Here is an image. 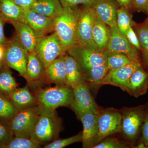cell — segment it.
<instances>
[{
	"label": "cell",
	"instance_id": "cell-1",
	"mask_svg": "<svg viewBox=\"0 0 148 148\" xmlns=\"http://www.w3.org/2000/svg\"><path fill=\"white\" fill-rule=\"evenodd\" d=\"M79 8L77 6L64 7L60 14L53 18V32L67 52L79 43L77 28Z\"/></svg>",
	"mask_w": 148,
	"mask_h": 148
},
{
	"label": "cell",
	"instance_id": "cell-2",
	"mask_svg": "<svg viewBox=\"0 0 148 148\" xmlns=\"http://www.w3.org/2000/svg\"><path fill=\"white\" fill-rule=\"evenodd\" d=\"M122 137L135 148L141 136V130L145 117V106L141 105L136 107H123L121 109Z\"/></svg>",
	"mask_w": 148,
	"mask_h": 148
},
{
	"label": "cell",
	"instance_id": "cell-3",
	"mask_svg": "<svg viewBox=\"0 0 148 148\" xmlns=\"http://www.w3.org/2000/svg\"><path fill=\"white\" fill-rule=\"evenodd\" d=\"M61 128L62 121L55 110L41 108L31 138L40 146L46 145L56 140Z\"/></svg>",
	"mask_w": 148,
	"mask_h": 148
},
{
	"label": "cell",
	"instance_id": "cell-4",
	"mask_svg": "<svg viewBox=\"0 0 148 148\" xmlns=\"http://www.w3.org/2000/svg\"><path fill=\"white\" fill-rule=\"evenodd\" d=\"M36 98L38 105L41 108L55 110L60 107H72L73 90L66 84L56 85L39 90Z\"/></svg>",
	"mask_w": 148,
	"mask_h": 148
},
{
	"label": "cell",
	"instance_id": "cell-5",
	"mask_svg": "<svg viewBox=\"0 0 148 148\" xmlns=\"http://www.w3.org/2000/svg\"><path fill=\"white\" fill-rule=\"evenodd\" d=\"M4 64L18 72L25 78L27 73L29 52L21 43L16 35L9 40L5 46Z\"/></svg>",
	"mask_w": 148,
	"mask_h": 148
},
{
	"label": "cell",
	"instance_id": "cell-6",
	"mask_svg": "<svg viewBox=\"0 0 148 148\" xmlns=\"http://www.w3.org/2000/svg\"><path fill=\"white\" fill-rule=\"evenodd\" d=\"M41 109L38 105L33 106L18 111L12 118L10 125L15 137L31 138Z\"/></svg>",
	"mask_w": 148,
	"mask_h": 148
},
{
	"label": "cell",
	"instance_id": "cell-7",
	"mask_svg": "<svg viewBox=\"0 0 148 148\" xmlns=\"http://www.w3.org/2000/svg\"><path fill=\"white\" fill-rule=\"evenodd\" d=\"M67 53L75 58L84 75L92 67L107 63V49L96 50L78 44Z\"/></svg>",
	"mask_w": 148,
	"mask_h": 148
},
{
	"label": "cell",
	"instance_id": "cell-8",
	"mask_svg": "<svg viewBox=\"0 0 148 148\" xmlns=\"http://www.w3.org/2000/svg\"><path fill=\"white\" fill-rule=\"evenodd\" d=\"M120 110L113 108H101L98 114V136L97 144L104 138L121 132Z\"/></svg>",
	"mask_w": 148,
	"mask_h": 148
},
{
	"label": "cell",
	"instance_id": "cell-9",
	"mask_svg": "<svg viewBox=\"0 0 148 148\" xmlns=\"http://www.w3.org/2000/svg\"><path fill=\"white\" fill-rule=\"evenodd\" d=\"M34 52L44 64L46 70L54 60L67 53L54 32L41 38Z\"/></svg>",
	"mask_w": 148,
	"mask_h": 148
},
{
	"label": "cell",
	"instance_id": "cell-10",
	"mask_svg": "<svg viewBox=\"0 0 148 148\" xmlns=\"http://www.w3.org/2000/svg\"><path fill=\"white\" fill-rule=\"evenodd\" d=\"M94 12L90 5H84L79 8L77 28L79 43L92 49L99 50L92 36Z\"/></svg>",
	"mask_w": 148,
	"mask_h": 148
},
{
	"label": "cell",
	"instance_id": "cell-11",
	"mask_svg": "<svg viewBox=\"0 0 148 148\" xmlns=\"http://www.w3.org/2000/svg\"><path fill=\"white\" fill-rule=\"evenodd\" d=\"M74 101L71 108L77 117L86 112L98 114L101 109L92 97L90 88L85 82L77 85L73 88Z\"/></svg>",
	"mask_w": 148,
	"mask_h": 148
},
{
	"label": "cell",
	"instance_id": "cell-12",
	"mask_svg": "<svg viewBox=\"0 0 148 148\" xmlns=\"http://www.w3.org/2000/svg\"><path fill=\"white\" fill-rule=\"evenodd\" d=\"M111 36L107 50L124 54L133 61H140V57L136 48L119 32L116 25L110 27Z\"/></svg>",
	"mask_w": 148,
	"mask_h": 148
},
{
	"label": "cell",
	"instance_id": "cell-13",
	"mask_svg": "<svg viewBox=\"0 0 148 148\" xmlns=\"http://www.w3.org/2000/svg\"><path fill=\"white\" fill-rule=\"evenodd\" d=\"M142 67L140 61H132L121 68L110 70L104 78L101 86L111 85L125 91L130 78L135 71Z\"/></svg>",
	"mask_w": 148,
	"mask_h": 148
},
{
	"label": "cell",
	"instance_id": "cell-14",
	"mask_svg": "<svg viewBox=\"0 0 148 148\" xmlns=\"http://www.w3.org/2000/svg\"><path fill=\"white\" fill-rule=\"evenodd\" d=\"M24 21L40 38L53 32V18L37 13L32 10H24Z\"/></svg>",
	"mask_w": 148,
	"mask_h": 148
},
{
	"label": "cell",
	"instance_id": "cell-15",
	"mask_svg": "<svg viewBox=\"0 0 148 148\" xmlns=\"http://www.w3.org/2000/svg\"><path fill=\"white\" fill-rule=\"evenodd\" d=\"M83 126L82 147L92 148L97 144L98 136V114L85 112L78 117Z\"/></svg>",
	"mask_w": 148,
	"mask_h": 148
},
{
	"label": "cell",
	"instance_id": "cell-16",
	"mask_svg": "<svg viewBox=\"0 0 148 148\" xmlns=\"http://www.w3.org/2000/svg\"><path fill=\"white\" fill-rule=\"evenodd\" d=\"M25 79L29 84L36 85L47 80V70L36 53L29 52Z\"/></svg>",
	"mask_w": 148,
	"mask_h": 148
},
{
	"label": "cell",
	"instance_id": "cell-17",
	"mask_svg": "<svg viewBox=\"0 0 148 148\" xmlns=\"http://www.w3.org/2000/svg\"><path fill=\"white\" fill-rule=\"evenodd\" d=\"M90 6L98 17L109 27L116 25L117 9L114 0H94Z\"/></svg>",
	"mask_w": 148,
	"mask_h": 148
},
{
	"label": "cell",
	"instance_id": "cell-18",
	"mask_svg": "<svg viewBox=\"0 0 148 148\" xmlns=\"http://www.w3.org/2000/svg\"><path fill=\"white\" fill-rule=\"evenodd\" d=\"M148 89V73L142 67L135 71L130 78L125 91L138 98L145 95Z\"/></svg>",
	"mask_w": 148,
	"mask_h": 148
},
{
	"label": "cell",
	"instance_id": "cell-19",
	"mask_svg": "<svg viewBox=\"0 0 148 148\" xmlns=\"http://www.w3.org/2000/svg\"><path fill=\"white\" fill-rule=\"evenodd\" d=\"M16 36L29 52H34L41 38L24 21L12 24Z\"/></svg>",
	"mask_w": 148,
	"mask_h": 148
},
{
	"label": "cell",
	"instance_id": "cell-20",
	"mask_svg": "<svg viewBox=\"0 0 148 148\" xmlns=\"http://www.w3.org/2000/svg\"><path fill=\"white\" fill-rule=\"evenodd\" d=\"M8 97L18 111L28 108L38 104L36 98L27 86L17 88Z\"/></svg>",
	"mask_w": 148,
	"mask_h": 148
},
{
	"label": "cell",
	"instance_id": "cell-21",
	"mask_svg": "<svg viewBox=\"0 0 148 148\" xmlns=\"http://www.w3.org/2000/svg\"><path fill=\"white\" fill-rule=\"evenodd\" d=\"M92 36L98 49L99 50H106L110 38V29L108 26L98 17L95 12L93 18Z\"/></svg>",
	"mask_w": 148,
	"mask_h": 148
},
{
	"label": "cell",
	"instance_id": "cell-22",
	"mask_svg": "<svg viewBox=\"0 0 148 148\" xmlns=\"http://www.w3.org/2000/svg\"><path fill=\"white\" fill-rule=\"evenodd\" d=\"M0 15L5 22L12 24L24 21V10L13 0H0Z\"/></svg>",
	"mask_w": 148,
	"mask_h": 148
},
{
	"label": "cell",
	"instance_id": "cell-23",
	"mask_svg": "<svg viewBox=\"0 0 148 148\" xmlns=\"http://www.w3.org/2000/svg\"><path fill=\"white\" fill-rule=\"evenodd\" d=\"M66 84L72 88L85 81L84 75L75 58L69 54L64 56Z\"/></svg>",
	"mask_w": 148,
	"mask_h": 148
},
{
	"label": "cell",
	"instance_id": "cell-24",
	"mask_svg": "<svg viewBox=\"0 0 148 148\" xmlns=\"http://www.w3.org/2000/svg\"><path fill=\"white\" fill-rule=\"evenodd\" d=\"M64 56L56 59L47 67V81L49 82L56 85L66 84Z\"/></svg>",
	"mask_w": 148,
	"mask_h": 148
},
{
	"label": "cell",
	"instance_id": "cell-25",
	"mask_svg": "<svg viewBox=\"0 0 148 148\" xmlns=\"http://www.w3.org/2000/svg\"><path fill=\"white\" fill-rule=\"evenodd\" d=\"M63 9L60 0H36L30 9L54 18L62 12Z\"/></svg>",
	"mask_w": 148,
	"mask_h": 148
},
{
	"label": "cell",
	"instance_id": "cell-26",
	"mask_svg": "<svg viewBox=\"0 0 148 148\" xmlns=\"http://www.w3.org/2000/svg\"><path fill=\"white\" fill-rule=\"evenodd\" d=\"M109 71L107 63L92 67L84 75L85 81L90 90L95 92L101 87V83Z\"/></svg>",
	"mask_w": 148,
	"mask_h": 148
},
{
	"label": "cell",
	"instance_id": "cell-27",
	"mask_svg": "<svg viewBox=\"0 0 148 148\" xmlns=\"http://www.w3.org/2000/svg\"><path fill=\"white\" fill-rule=\"evenodd\" d=\"M9 67L4 64L0 69V94L8 97L18 87Z\"/></svg>",
	"mask_w": 148,
	"mask_h": 148
},
{
	"label": "cell",
	"instance_id": "cell-28",
	"mask_svg": "<svg viewBox=\"0 0 148 148\" xmlns=\"http://www.w3.org/2000/svg\"><path fill=\"white\" fill-rule=\"evenodd\" d=\"M107 52V64L109 71L121 68L133 61L121 53L110 52L108 50Z\"/></svg>",
	"mask_w": 148,
	"mask_h": 148
},
{
	"label": "cell",
	"instance_id": "cell-29",
	"mask_svg": "<svg viewBox=\"0 0 148 148\" xmlns=\"http://www.w3.org/2000/svg\"><path fill=\"white\" fill-rule=\"evenodd\" d=\"M132 23L127 8L123 6L117 10L116 26L121 33L125 37L129 27Z\"/></svg>",
	"mask_w": 148,
	"mask_h": 148
},
{
	"label": "cell",
	"instance_id": "cell-30",
	"mask_svg": "<svg viewBox=\"0 0 148 148\" xmlns=\"http://www.w3.org/2000/svg\"><path fill=\"white\" fill-rule=\"evenodd\" d=\"M110 135L104 138L92 148H128L131 147L125 139Z\"/></svg>",
	"mask_w": 148,
	"mask_h": 148
},
{
	"label": "cell",
	"instance_id": "cell-31",
	"mask_svg": "<svg viewBox=\"0 0 148 148\" xmlns=\"http://www.w3.org/2000/svg\"><path fill=\"white\" fill-rule=\"evenodd\" d=\"M8 98L0 94V118H11L18 112Z\"/></svg>",
	"mask_w": 148,
	"mask_h": 148
},
{
	"label": "cell",
	"instance_id": "cell-32",
	"mask_svg": "<svg viewBox=\"0 0 148 148\" xmlns=\"http://www.w3.org/2000/svg\"><path fill=\"white\" fill-rule=\"evenodd\" d=\"M40 146L31 138L15 137L2 148H38Z\"/></svg>",
	"mask_w": 148,
	"mask_h": 148
},
{
	"label": "cell",
	"instance_id": "cell-33",
	"mask_svg": "<svg viewBox=\"0 0 148 148\" xmlns=\"http://www.w3.org/2000/svg\"><path fill=\"white\" fill-rule=\"evenodd\" d=\"M82 132L70 138L56 140L51 143L45 145V148H63L72 144L82 142Z\"/></svg>",
	"mask_w": 148,
	"mask_h": 148
},
{
	"label": "cell",
	"instance_id": "cell-34",
	"mask_svg": "<svg viewBox=\"0 0 148 148\" xmlns=\"http://www.w3.org/2000/svg\"><path fill=\"white\" fill-rule=\"evenodd\" d=\"M138 35L143 49L145 65L148 69V27L145 26L140 28L138 30Z\"/></svg>",
	"mask_w": 148,
	"mask_h": 148
},
{
	"label": "cell",
	"instance_id": "cell-35",
	"mask_svg": "<svg viewBox=\"0 0 148 148\" xmlns=\"http://www.w3.org/2000/svg\"><path fill=\"white\" fill-rule=\"evenodd\" d=\"M145 105V117L142 126L140 140L135 148H148V103Z\"/></svg>",
	"mask_w": 148,
	"mask_h": 148
},
{
	"label": "cell",
	"instance_id": "cell-36",
	"mask_svg": "<svg viewBox=\"0 0 148 148\" xmlns=\"http://www.w3.org/2000/svg\"><path fill=\"white\" fill-rule=\"evenodd\" d=\"M14 134L9 125L0 122V148H2L13 139Z\"/></svg>",
	"mask_w": 148,
	"mask_h": 148
},
{
	"label": "cell",
	"instance_id": "cell-37",
	"mask_svg": "<svg viewBox=\"0 0 148 148\" xmlns=\"http://www.w3.org/2000/svg\"><path fill=\"white\" fill-rule=\"evenodd\" d=\"M125 37L128 40L129 42L134 47H136L138 49H141V45H140L138 37L133 31L132 27H130L127 30Z\"/></svg>",
	"mask_w": 148,
	"mask_h": 148
},
{
	"label": "cell",
	"instance_id": "cell-38",
	"mask_svg": "<svg viewBox=\"0 0 148 148\" xmlns=\"http://www.w3.org/2000/svg\"><path fill=\"white\" fill-rule=\"evenodd\" d=\"M63 7L77 6L79 5H90L94 0H60Z\"/></svg>",
	"mask_w": 148,
	"mask_h": 148
},
{
	"label": "cell",
	"instance_id": "cell-39",
	"mask_svg": "<svg viewBox=\"0 0 148 148\" xmlns=\"http://www.w3.org/2000/svg\"><path fill=\"white\" fill-rule=\"evenodd\" d=\"M36 0H13L14 3L21 8L25 10L30 9Z\"/></svg>",
	"mask_w": 148,
	"mask_h": 148
},
{
	"label": "cell",
	"instance_id": "cell-40",
	"mask_svg": "<svg viewBox=\"0 0 148 148\" xmlns=\"http://www.w3.org/2000/svg\"><path fill=\"white\" fill-rule=\"evenodd\" d=\"M5 21L0 15V44L5 46L9 40L6 38L4 33V25Z\"/></svg>",
	"mask_w": 148,
	"mask_h": 148
},
{
	"label": "cell",
	"instance_id": "cell-41",
	"mask_svg": "<svg viewBox=\"0 0 148 148\" xmlns=\"http://www.w3.org/2000/svg\"><path fill=\"white\" fill-rule=\"evenodd\" d=\"M134 4L137 8L145 9L148 3V0H133Z\"/></svg>",
	"mask_w": 148,
	"mask_h": 148
},
{
	"label": "cell",
	"instance_id": "cell-42",
	"mask_svg": "<svg viewBox=\"0 0 148 148\" xmlns=\"http://www.w3.org/2000/svg\"><path fill=\"white\" fill-rule=\"evenodd\" d=\"M119 4L121 6L125 7L126 8L129 7L130 5L131 0H114Z\"/></svg>",
	"mask_w": 148,
	"mask_h": 148
},
{
	"label": "cell",
	"instance_id": "cell-43",
	"mask_svg": "<svg viewBox=\"0 0 148 148\" xmlns=\"http://www.w3.org/2000/svg\"><path fill=\"white\" fill-rule=\"evenodd\" d=\"M5 49V46L0 44V61H2L3 60Z\"/></svg>",
	"mask_w": 148,
	"mask_h": 148
},
{
	"label": "cell",
	"instance_id": "cell-44",
	"mask_svg": "<svg viewBox=\"0 0 148 148\" xmlns=\"http://www.w3.org/2000/svg\"><path fill=\"white\" fill-rule=\"evenodd\" d=\"M4 64L3 61H0V69L2 68Z\"/></svg>",
	"mask_w": 148,
	"mask_h": 148
},
{
	"label": "cell",
	"instance_id": "cell-45",
	"mask_svg": "<svg viewBox=\"0 0 148 148\" xmlns=\"http://www.w3.org/2000/svg\"><path fill=\"white\" fill-rule=\"evenodd\" d=\"M145 9L147 10V11L148 12V3L147 5V7H146Z\"/></svg>",
	"mask_w": 148,
	"mask_h": 148
}]
</instances>
